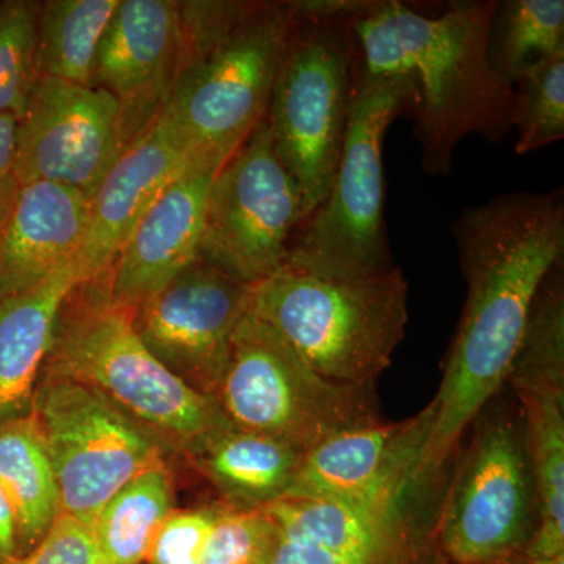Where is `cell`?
<instances>
[{
	"label": "cell",
	"mask_w": 564,
	"mask_h": 564,
	"mask_svg": "<svg viewBox=\"0 0 564 564\" xmlns=\"http://www.w3.org/2000/svg\"><path fill=\"white\" fill-rule=\"evenodd\" d=\"M507 383L513 386L532 459L538 527L524 554L564 555V285L543 282Z\"/></svg>",
	"instance_id": "4fadbf2b"
},
{
	"label": "cell",
	"mask_w": 564,
	"mask_h": 564,
	"mask_svg": "<svg viewBox=\"0 0 564 564\" xmlns=\"http://www.w3.org/2000/svg\"><path fill=\"white\" fill-rule=\"evenodd\" d=\"M417 101L408 76H369L356 62L350 113L332 188L293 236L284 267L322 278H359L395 267L384 221L383 141Z\"/></svg>",
	"instance_id": "52a82bcc"
},
{
	"label": "cell",
	"mask_w": 564,
	"mask_h": 564,
	"mask_svg": "<svg viewBox=\"0 0 564 564\" xmlns=\"http://www.w3.org/2000/svg\"><path fill=\"white\" fill-rule=\"evenodd\" d=\"M432 417L429 404L408 421H380L333 434L304 454L285 497L343 500L366 492L404 458L422 454Z\"/></svg>",
	"instance_id": "ffe728a7"
},
{
	"label": "cell",
	"mask_w": 564,
	"mask_h": 564,
	"mask_svg": "<svg viewBox=\"0 0 564 564\" xmlns=\"http://www.w3.org/2000/svg\"><path fill=\"white\" fill-rule=\"evenodd\" d=\"M174 484L165 464L133 478L91 522L106 564H144L155 534L173 513Z\"/></svg>",
	"instance_id": "cb8c5ba5"
},
{
	"label": "cell",
	"mask_w": 564,
	"mask_h": 564,
	"mask_svg": "<svg viewBox=\"0 0 564 564\" xmlns=\"http://www.w3.org/2000/svg\"><path fill=\"white\" fill-rule=\"evenodd\" d=\"M497 0H459L440 17L402 2H367L352 22L358 66L415 85L414 137L422 170L451 173L466 137L500 143L511 131L514 87L494 70L488 35Z\"/></svg>",
	"instance_id": "7a4b0ae2"
},
{
	"label": "cell",
	"mask_w": 564,
	"mask_h": 564,
	"mask_svg": "<svg viewBox=\"0 0 564 564\" xmlns=\"http://www.w3.org/2000/svg\"><path fill=\"white\" fill-rule=\"evenodd\" d=\"M304 452L232 423L204 441L188 459L226 507L263 510L285 497Z\"/></svg>",
	"instance_id": "7402d4cb"
},
{
	"label": "cell",
	"mask_w": 564,
	"mask_h": 564,
	"mask_svg": "<svg viewBox=\"0 0 564 564\" xmlns=\"http://www.w3.org/2000/svg\"><path fill=\"white\" fill-rule=\"evenodd\" d=\"M120 0H47L36 14L39 77L91 85L96 55Z\"/></svg>",
	"instance_id": "d4e9b609"
},
{
	"label": "cell",
	"mask_w": 564,
	"mask_h": 564,
	"mask_svg": "<svg viewBox=\"0 0 564 564\" xmlns=\"http://www.w3.org/2000/svg\"><path fill=\"white\" fill-rule=\"evenodd\" d=\"M474 423L434 519V545L444 564L507 562L536 532V485L521 414L492 410Z\"/></svg>",
	"instance_id": "30bf717a"
},
{
	"label": "cell",
	"mask_w": 564,
	"mask_h": 564,
	"mask_svg": "<svg viewBox=\"0 0 564 564\" xmlns=\"http://www.w3.org/2000/svg\"><path fill=\"white\" fill-rule=\"evenodd\" d=\"M223 503L173 511L165 519L144 564H199Z\"/></svg>",
	"instance_id": "f546056e"
},
{
	"label": "cell",
	"mask_w": 564,
	"mask_h": 564,
	"mask_svg": "<svg viewBox=\"0 0 564 564\" xmlns=\"http://www.w3.org/2000/svg\"><path fill=\"white\" fill-rule=\"evenodd\" d=\"M217 173L188 166L159 193L102 276L111 303L135 310L198 261L207 193Z\"/></svg>",
	"instance_id": "e0dca14e"
},
{
	"label": "cell",
	"mask_w": 564,
	"mask_h": 564,
	"mask_svg": "<svg viewBox=\"0 0 564 564\" xmlns=\"http://www.w3.org/2000/svg\"><path fill=\"white\" fill-rule=\"evenodd\" d=\"M18 547L13 514L0 488V564H17Z\"/></svg>",
	"instance_id": "d6a6232c"
},
{
	"label": "cell",
	"mask_w": 564,
	"mask_h": 564,
	"mask_svg": "<svg viewBox=\"0 0 564 564\" xmlns=\"http://www.w3.org/2000/svg\"><path fill=\"white\" fill-rule=\"evenodd\" d=\"M90 198L51 182L22 185L0 229V299L29 291L74 261Z\"/></svg>",
	"instance_id": "d6986e66"
},
{
	"label": "cell",
	"mask_w": 564,
	"mask_h": 564,
	"mask_svg": "<svg viewBox=\"0 0 564 564\" xmlns=\"http://www.w3.org/2000/svg\"><path fill=\"white\" fill-rule=\"evenodd\" d=\"M500 564H564V555L555 556V558H534V556L525 555L522 552V554L511 556L507 562Z\"/></svg>",
	"instance_id": "836d02e7"
},
{
	"label": "cell",
	"mask_w": 564,
	"mask_h": 564,
	"mask_svg": "<svg viewBox=\"0 0 564 564\" xmlns=\"http://www.w3.org/2000/svg\"><path fill=\"white\" fill-rule=\"evenodd\" d=\"M278 543L269 511L236 510L223 503L199 564H270Z\"/></svg>",
	"instance_id": "f1b7e54d"
},
{
	"label": "cell",
	"mask_w": 564,
	"mask_h": 564,
	"mask_svg": "<svg viewBox=\"0 0 564 564\" xmlns=\"http://www.w3.org/2000/svg\"><path fill=\"white\" fill-rule=\"evenodd\" d=\"M17 564H106L91 527L62 513L28 555Z\"/></svg>",
	"instance_id": "4dcf8cb0"
},
{
	"label": "cell",
	"mask_w": 564,
	"mask_h": 564,
	"mask_svg": "<svg viewBox=\"0 0 564 564\" xmlns=\"http://www.w3.org/2000/svg\"><path fill=\"white\" fill-rule=\"evenodd\" d=\"M295 2H177L181 58L159 120L193 169L218 172L265 120Z\"/></svg>",
	"instance_id": "3957f363"
},
{
	"label": "cell",
	"mask_w": 564,
	"mask_h": 564,
	"mask_svg": "<svg viewBox=\"0 0 564 564\" xmlns=\"http://www.w3.org/2000/svg\"><path fill=\"white\" fill-rule=\"evenodd\" d=\"M564 50L563 0L497 2L488 35L491 66L511 85L534 63Z\"/></svg>",
	"instance_id": "484cf974"
},
{
	"label": "cell",
	"mask_w": 564,
	"mask_h": 564,
	"mask_svg": "<svg viewBox=\"0 0 564 564\" xmlns=\"http://www.w3.org/2000/svg\"><path fill=\"white\" fill-rule=\"evenodd\" d=\"M188 166L184 151L159 118L122 152L90 198L87 232L73 261L82 285L109 272L141 215Z\"/></svg>",
	"instance_id": "ac0fdd59"
},
{
	"label": "cell",
	"mask_w": 564,
	"mask_h": 564,
	"mask_svg": "<svg viewBox=\"0 0 564 564\" xmlns=\"http://www.w3.org/2000/svg\"><path fill=\"white\" fill-rule=\"evenodd\" d=\"M39 2H0V115L21 117L39 79L36 14Z\"/></svg>",
	"instance_id": "83f0119b"
},
{
	"label": "cell",
	"mask_w": 564,
	"mask_h": 564,
	"mask_svg": "<svg viewBox=\"0 0 564 564\" xmlns=\"http://www.w3.org/2000/svg\"><path fill=\"white\" fill-rule=\"evenodd\" d=\"M180 58L177 2L120 0L99 44L91 87L120 104L129 147L161 113Z\"/></svg>",
	"instance_id": "2e32d148"
},
{
	"label": "cell",
	"mask_w": 564,
	"mask_h": 564,
	"mask_svg": "<svg viewBox=\"0 0 564 564\" xmlns=\"http://www.w3.org/2000/svg\"><path fill=\"white\" fill-rule=\"evenodd\" d=\"M44 370L98 392L187 458L231 425L217 400L182 383L148 350L132 310L110 302L102 278L70 293Z\"/></svg>",
	"instance_id": "277c9868"
},
{
	"label": "cell",
	"mask_w": 564,
	"mask_h": 564,
	"mask_svg": "<svg viewBox=\"0 0 564 564\" xmlns=\"http://www.w3.org/2000/svg\"><path fill=\"white\" fill-rule=\"evenodd\" d=\"M215 400L234 426L278 437L304 454L333 434L380 422L372 386L322 377L250 310L234 333Z\"/></svg>",
	"instance_id": "9c48e42d"
},
{
	"label": "cell",
	"mask_w": 564,
	"mask_h": 564,
	"mask_svg": "<svg viewBox=\"0 0 564 564\" xmlns=\"http://www.w3.org/2000/svg\"><path fill=\"white\" fill-rule=\"evenodd\" d=\"M467 282L462 321L415 477L443 480L470 423L507 383L538 291L564 256L563 191L502 193L452 226Z\"/></svg>",
	"instance_id": "6da1fadb"
},
{
	"label": "cell",
	"mask_w": 564,
	"mask_h": 564,
	"mask_svg": "<svg viewBox=\"0 0 564 564\" xmlns=\"http://www.w3.org/2000/svg\"><path fill=\"white\" fill-rule=\"evenodd\" d=\"M18 120L20 117L14 113L0 115V229L13 210L22 187L18 173Z\"/></svg>",
	"instance_id": "1f68e13d"
},
{
	"label": "cell",
	"mask_w": 564,
	"mask_h": 564,
	"mask_svg": "<svg viewBox=\"0 0 564 564\" xmlns=\"http://www.w3.org/2000/svg\"><path fill=\"white\" fill-rule=\"evenodd\" d=\"M511 126L516 154L524 155L564 139V50L534 63L514 80Z\"/></svg>",
	"instance_id": "4316f807"
},
{
	"label": "cell",
	"mask_w": 564,
	"mask_h": 564,
	"mask_svg": "<svg viewBox=\"0 0 564 564\" xmlns=\"http://www.w3.org/2000/svg\"><path fill=\"white\" fill-rule=\"evenodd\" d=\"M250 292V285L198 259L132 310L133 328L174 377L215 399Z\"/></svg>",
	"instance_id": "5bb4252c"
},
{
	"label": "cell",
	"mask_w": 564,
	"mask_h": 564,
	"mask_svg": "<svg viewBox=\"0 0 564 564\" xmlns=\"http://www.w3.org/2000/svg\"><path fill=\"white\" fill-rule=\"evenodd\" d=\"M32 419L54 467L62 513L88 525L122 486L165 464L170 452L98 392L46 370Z\"/></svg>",
	"instance_id": "8fae6325"
},
{
	"label": "cell",
	"mask_w": 564,
	"mask_h": 564,
	"mask_svg": "<svg viewBox=\"0 0 564 564\" xmlns=\"http://www.w3.org/2000/svg\"><path fill=\"white\" fill-rule=\"evenodd\" d=\"M120 104L91 85L39 77L18 120L21 184L51 182L91 198L128 150Z\"/></svg>",
	"instance_id": "9a60e30c"
},
{
	"label": "cell",
	"mask_w": 564,
	"mask_h": 564,
	"mask_svg": "<svg viewBox=\"0 0 564 564\" xmlns=\"http://www.w3.org/2000/svg\"><path fill=\"white\" fill-rule=\"evenodd\" d=\"M361 0L295 2L265 120L278 158L303 196L304 220L332 188L350 113Z\"/></svg>",
	"instance_id": "5b68a950"
},
{
	"label": "cell",
	"mask_w": 564,
	"mask_h": 564,
	"mask_svg": "<svg viewBox=\"0 0 564 564\" xmlns=\"http://www.w3.org/2000/svg\"><path fill=\"white\" fill-rule=\"evenodd\" d=\"M408 293L400 267L359 278H322L282 267L252 285L248 310L322 377L373 386L406 333Z\"/></svg>",
	"instance_id": "8992f818"
},
{
	"label": "cell",
	"mask_w": 564,
	"mask_h": 564,
	"mask_svg": "<svg viewBox=\"0 0 564 564\" xmlns=\"http://www.w3.org/2000/svg\"><path fill=\"white\" fill-rule=\"evenodd\" d=\"M80 285L70 262L35 288L0 299V425L32 417L63 306Z\"/></svg>",
	"instance_id": "44dd1931"
},
{
	"label": "cell",
	"mask_w": 564,
	"mask_h": 564,
	"mask_svg": "<svg viewBox=\"0 0 564 564\" xmlns=\"http://www.w3.org/2000/svg\"><path fill=\"white\" fill-rule=\"evenodd\" d=\"M0 488L13 514L20 562L62 514L54 467L32 417L0 425Z\"/></svg>",
	"instance_id": "603a6c76"
},
{
	"label": "cell",
	"mask_w": 564,
	"mask_h": 564,
	"mask_svg": "<svg viewBox=\"0 0 564 564\" xmlns=\"http://www.w3.org/2000/svg\"><path fill=\"white\" fill-rule=\"evenodd\" d=\"M303 221L302 192L262 120L212 181L199 259L252 288L284 267Z\"/></svg>",
	"instance_id": "7c38bea8"
},
{
	"label": "cell",
	"mask_w": 564,
	"mask_h": 564,
	"mask_svg": "<svg viewBox=\"0 0 564 564\" xmlns=\"http://www.w3.org/2000/svg\"><path fill=\"white\" fill-rule=\"evenodd\" d=\"M421 452L351 499H281L265 510L278 527L270 564H444L436 511L423 510L441 481L415 477Z\"/></svg>",
	"instance_id": "ba28073f"
}]
</instances>
